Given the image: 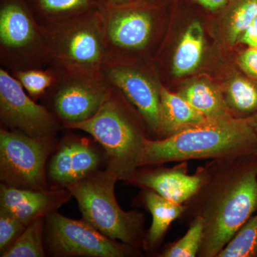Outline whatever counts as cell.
Instances as JSON below:
<instances>
[{"instance_id":"cell-1","label":"cell","mask_w":257,"mask_h":257,"mask_svg":"<svg viewBox=\"0 0 257 257\" xmlns=\"http://www.w3.org/2000/svg\"><path fill=\"white\" fill-rule=\"evenodd\" d=\"M199 169L202 182L182 217H199L204 224L197 256L218 257L257 210V155L211 160Z\"/></svg>"},{"instance_id":"cell-2","label":"cell","mask_w":257,"mask_h":257,"mask_svg":"<svg viewBox=\"0 0 257 257\" xmlns=\"http://www.w3.org/2000/svg\"><path fill=\"white\" fill-rule=\"evenodd\" d=\"M257 135L247 119H207L160 140L145 142L143 167L256 153Z\"/></svg>"},{"instance_id":"cell-3","label":"cell","mask_w":257,"mask_h":257,"mask_svg":"<svg viewBox=\"0 0 257 257\" xmlns=\"http://www.w3.org/2000/svg\"><path fill=\"white\" fill-rule=\"evenodd\" d=\"M119 177L109 169L98 170L67 189L75 198L83 219L111 239L144 248L145 217L138 211H125L114 194Z\"/></svg>"},{"instance_id":"cell-4","label":"cell","mask_w":257,"mask_h":257,"mask_svg":"<svg viewBox=\"0 0 257 257\" xmlns=\"http://www.w3.org/2000/svg\"><path fill=\"white\" fill-rule=\"evenodd\" d=\"M112 88L110 97L94 116L64 126L90 135L104 150L106 168L128 182L143 167L145 142L149 138L128 116Z\"/></svg>"},{"instance_id":"cell-5","label":"cell","mask_w":257,"mask_h":257,"mask_svg":"<svg viewBox=\"0 0 257 257\" xmlns=\"http://www.w3.org/2000/svg\"><path fill=\"white\" fill-rule=\"evenodd\" d=\"M40 28L48 64L52 67L101 71L107 62L99 8L87 14Z\"/></svg>"},{"instance_id":"cell-6","label":"cell","mask_w":257,"mask_h":257,"mask_svg":"<svg viewBox=\"0 0 257 257\" xmlns=\"http://www.w3.org/2000/svg\"><path fill=\"white\" fill-rule=\"evenodd\" d=\"M58 145L55 137L33 138L15 130L0 131V179L16 188L46 190V165Z\"/></svg>"},{"instance_id":"cell-7","label":"cell","mask_w":257,"mask_h":257,"mask_svg":"<svg viewBox=\"0 0 257 257\" xmlns=\"http://www.w3.org/2000/svg\"><path fill=\"white\" fill-rule=\"evenodd\" d=\"M0 45L2 61L15 71L48 64L42 29L26 0H0Z\"/></svg>"},{"instance_id":"cell-8","label":"cell","mask_w":257,"mask_h":257,"mask_svg":"<svg viewBox=\"0 0 257 257\" xmlns=\"http://www.w3.org/2000/svg\"><path fill=\"white\" fill-rule=\"evenodd\" d=\"M52 68L55 80L49 89L52 106L64 125L92 117L111 95L113 88L101 70Z\"/></svg>"},{"instance_id":"cell-9","label":"cell","mask_w":257,"mask_h":257,"mask_svg":"<svg viewBox=\"0 0 257 257\" xmlns=\"http://www.w3.org/2000/svg\"><path fill=\"white\" fill-rule=\"evenodd\" d=\"M47 244L56 256L130 257L138 248L111 239L87 221L70 219L55 211L45 218Z\"/></svg>"},{"instance_id":"cell-10","label":"cell","mask_w":257,"mask_h":257,"mask_svg":"<svg viewBox=\"0 0 257 257\" xmlns=\"http://www.w3.org/2000/svg\"><path fill=\"white\" fill-rule=\"evenodd\" d=\"M143 1L101 4L107 61L116 60L121 52L144 50L151 41L153 15Z\"/></svg>"},{"instance_id":"cell-11","label":"cell","mask_w":257,"mask_h":257,"mask_svg":"<svg viewBox=\"0 0 257 257\" xmlns=\"http://www.w3.org/2000/svg\"><path fill=\"white\" fill-rule=\"evenodd\" d=\"M0 117L3 124L33 138L55 137L60 120L27 94L21 83L0 69Z\"/></svg>"},{"instance_id":"cell-12","label":"cell","mask_w":257,"mask_h":257,"mask_svg":"<svg viewBox=\"0 0 257 257\" xmlns=\"http://www.w3.org/2000/svg\"><path fill=\"white\" fill-rule=\"evenodd\" d=\"M101 72L106 82L137 108L150 131L157 135L160 122V87L123 62L108 61Z\"/></svg>"},{"instance_id":"cell-13","label":"cell","mask_w":257,"mask_h":257,"mask_svg":"<svg viewBox=\"0 0 257 257\" xmlns=\"http://www.w3.org/2000/svg\"><path fill=\"white\" fill-rule=\"evenodd\" d=\"M105 163V154L87 138L65 137L57 147L47 167V178L56 188H67Z\"/></svg>"},{"instance_id":"cell-14","label":"cell","mask_w":257,"mask_h":257,"mask_svg":"<svg viewBox=\"0 0 257 257\" xmlns=\"http://www.w3.org/2000/svg\"><path fill=\"white\" fill-rule=\"evenodd\" d=\"M72 197L67 188L51 187L46 190L16 188L1 184V207L29 225L37 218H46Z\"/></svg>"},{"instance_id":"cell-15","label":"cell","mask_w":257,"mask_h":257,"mask_svg":"<svg viewBox=\"0 0 257 257\" xmlns=\"http://www.w3.org/2000/svg\"><path fill=\"white\" fill-rule=\"evenodd\" d=\"M202 180L199 167L194 175H189L187 165L183 162L172 168H140L128 182L154 191L171 202L185 204L197 192Z\"/></svg>"},{"instance_id":"cell-16","label":"cell","mask_w":257,"mask_h":257,"mask_svg":"<svg viewBox=\"0 0 257 257\" xmlns=\"http://www.w3.org/2000/svg\"><path fill=\"white\" fill-rule=\"evenodd\" d=\"M160 122L157 140L167 138L207 119L180 94L171 92L163 86H160Z\"/></svg>"},{"instance_id":"cell-17","label":"cell","mask_w":257,"mask_h":257,"mask_svg":"<svg viewBox=\"0 0 257 257\" xmlns=\"http://www.w3.org/2000/svg\"><path fill=\"white\" fill-rule=\"evenodd\" d=\"M143 192L144 202L152 216L144 249L152 251L160 246L172 222L183 215L185 206L171 202L150 189H143Z\"/></svg>"},{"instance_id":"cell-18","label":"cell","mask_w":257,"mask_h":257,"mask_svg":"<svg viewBox=\"0 0 257 257\" xmlns=\"http://www.w3.org/2000/svg\"><path fill=\"white\" fill-rule=\"evenodd\" d=\"M40 27L60 23L100 8L103 0H26Z\"/></svg>"},{"instance_id":"cell-19","label":"cell","mask_w":257,"mask_h":257,"mask_svg":"<svg viewBox=\"0 0 257 257\" xmlns=\"http://www.w3.org/2000/svg\"><path fill=\"white\" fill-rule=\"evenodd\" d=\"M180 94L207 119L233 116L223 94L210 83L204 81L193 82L184 88Z\"/></svg>"},{"instance_id":"cell-20","label":"cell","mask_w":257,"mask_h":257,"mask_svg":"<svg viewBox=\"0 0 257 257\" xmlns=\"http://www.w3.org/2000/svg\"><path fill=\"white\" fill-rule=\"evenodd\" d=\"M204 30L199 22H194L182 35L173 57L172 70L182 77L197 69L204 50Z\"/></svg>"},{"instance_id":"cell-21","label":"cell","mask_w":257,"mask_h":257,"mask_svg":"<svg viewBox=\"0 0 257 257\" xmlns=\"http://www.w3.org/2000/svg\"><path fill=\"white\" fill-rule=\"evenodd\" d=\"M226 104L234 117L247 119L257 113V81L238 76L228 84Z\"/></svg>"},{"instance_id":"cell-22","label":"cell","mask_w":257,"mask_h":257,"mask_svg":"<svg viewBox=\"0 0 257 257\" xmlns=\"http://www.w3.org/2000/svg\"><path fill=\"white\" fill-rule=\"evenodd\" d=\"M45 218H37L27 226L25 231L2 257L45 256L43 229Z\"/></svg>"},{"instance_id":"cell-23","label":"cell","mask_w":257,"mask_h":257,"mask_svg":"<svg viewBox=\"0 0 257 257\" xmlns=\"http://www.w3.org/2000/svg\"><path fill=\"white\" fill-rule=\"evenodd\" d=\"M227 5V38L233 45L257 16V0H230Z\"/></svg>"},{"instance_id":"cell-24","label":"cell","mask_w":257,"mask_h":257,"mask_svg":"<svg viewBox=\"0 0 257 257\" xmlns=\"http://www.w3.org/2000/svg\"><path fill=\"white\" fill-rule=\"evenodd\" d=\"M257 256V214L240 227L218 257Z\"/></svg>"},{"instance_id":"cell-25","label":"cell","mask_w":257,"mask_h":257,"mask_svg":"<svg viewBox=\"0 0 257 257\" xmlns=\"http://www.w3.org/2000/svg\"><path fill=\"white\" fill-rule=\"evenodd\" d=\"M204 236V224L202 219L199 217L193 218L186 234L178 241L169 244L160 256H197L202 247Z\"/></svg>"},{"instance_id":"cell-26","label":"cell","mask_w":257,"mask_h":257,"mask_svg":"<svg viewBox=\"0 0 257 257\" xmlns=\"http://www.w3.org/2000/svg\"><path fill=\"white\" fill-rule=\"evenodd\" d=\"M14 76L34 100L46 93L55 80L53 68L45 71L41 69L15 71Z\"/></svg>"},{"instance_id":"cell-27","label":"cell","mask_w":257,"mask_h":257,"mask_svg":"<svg viewBox=\"0 0 257 257\" xmlns=\"http://www.w3.org/2000/svg\"><path fill=\"white\" fill-rule=\"evenodd\" d=\"M28 225L24 224L9 211L0 207V253H5L18 239Z\"/></svg>"},{"instance_id":"cell-28","label":"cell","mask_w":257,"mask_h":257,"mask_svg":"<svg viewBox=\"0 0 257 257\" xmlns=\"http://www.w3.org/2000/svg\"><path fill=\"white\" fill-rule=\"evenodd\" d=\"M239 65L243 72L257 81V48L248 47L240 55Z\"/></svg>"},{"instance_id":"cell-29","label":"cell","mask_w":257,"mask_h":257,"mask_svg":"<svg viewBox=\"0 0 257 257\" xmlns=\"http://www.w3.org/2000/svg\"><path fill=\"white\" fill-rule=\"evenodd\" d=\"M239 42L251 48H257V16L243 32Z\"/></svg>"},{"instance_id":"cell-30","label":"cell","mask_w":257,"mask_h":257,"mask_svg":"<svg viewBox=\"0 0 257 257\" xmlns=\"http://www.w3.org/2000/svg\"><path fill=\"white\" fill-rule=\"evenodd\" d=\"M198 4L202 5L206 9L215 11L225 8L230 0H194Z\"/></svg>"},{"instance_id":"cell-31","label":"cell","mask_w":257,"mask_h":257,"mask_svg":"<svg viewBox=\"0 0 257 257\" xmlns=\"http://www.w3.org/2000/svg\"><path fill=\"white\" fill-rule=\"evenodd\" d=\"M247 120L251 127L253 128V131L255 132L257 135V113L253 114V116L247 118Z\"/></svg>"},{"instance_id":"cell-32","label":"cell","mask_w":257,"mask_h":257,"mask_svg":"<svg viewBox=\"0 0 257 257\" xmlns=\"http://www.w3.org/2000/svg\"><path fill=\"white\" fill-rule=\"evenodd\" d=\"M136 1V0H103L104 3H130V2Z\"/></svg>"},{"instance_id":"cell-33","label":"cell","mask_w":257,"mask_h":257,"mask_svg":"<svg viewBox=\"0 0 257 257\" xmlns=\"http://www.w3.org/2000/svg\"><path fill=\"white\" fill-rule=\"evenodd\" d=\"M255 154H256V155H257V149H256V153H255Z\"/></svg>"}]
</instances>
